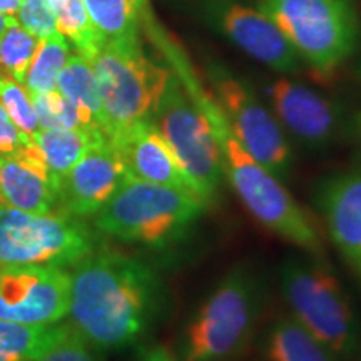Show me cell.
I'll list each match as a JSON object with an SVG mask.
<instances>
[{"label":"cell","instance_id":"cell-1","mask_svg":"<svg viewBox=\"0 0 361 361\" xmlns=\"http://www.w3.org/2000/svg\"><path fill=\"white\" fill-rule=\"evenodd\" d=\"M171 69L184 84L189 96L209 123L221 154L223 176L231 184L246 211L269 233L291 243L316 259L324 255V241L318 224L308 211L291 196L283 180L274 178L261 162L243 147L206 84L191 66L186 52L156 24H146Z\"/></svg>","mask_w":361,"mask_h":361},{"label":"cell","instance_id":"cell-2","mask_svg":"<svg viewBox=\"0 0 361 361\" xmlns=\"http://www.w3.org/2000/svg\"><path fill=\"white\" fill-rule=\"evenodd\" d=\"M164 300L157 273L119 251H92L72 266L69 324L96 350L133 345L151 326Z\"/></svg>","mask_w":361,"mask_h":361},{"label":"cell","instance_id":"cell-3","mask_svg":"<svg viewBox=\"0 0 361 361\" xmlns=\"http://www.w3.org/2000/svg\"><path fill=\"white\" fill-rule=\"evenodd\" d=\"M206 207V201L196 192L128 176L94 216V224L117 241L162 250L179 241Z\"/></svg>","mask_w":361,"mask_h":361},{"label":"cell","instance_id":"cell-4","mask_svg":"<svg viewBox=\"0 0 361 361\" xmlns=\"http://www.w3.org/2000/svg\"><path fill=\"white\" fill-rule=\"evenodd\" d=\"M279 288L291 316L331 351L350 360L361 348V322L343 283L319 259H286Z\"/></svg>","mask_w":361,"mask_h":361},{"label":"cell","instance_id":"cell-5","mask_svg":"<svg viewBox=\"0 0 361 361\" xmlns=\"http://www.w3.org/2000/svg\"><path fill=\"white\" fill-rule=\"evenodd\" d=\"M306 67L331 75L348 64L361 44L356 0H258Z\"/></svg>","mask_w":361,"mask_h":361},{"label":"cell","instance_id":"cell-6","mask_svg":"<svg viewBox=\"0 0 361 361\" xmlns=\"http://www.w3.org/2000/svg\"><path fill=\"white\" fill-rule=\"evenodd\" d=\"M263 301V284L258 274L245 266L229 271L189 322L180 361L236 358L255 336Z\"/></svg>","mask_w":361,"mask_h":361},{"label":"cell","instance_id":"cell-7","mask_svg":"<svg viewBox=\"0 0 361 361\" xmlns=\"http://www.w3.org/2000/svg\"><path fill=\"white\" fill-rule=\"evenodd\" d=\"M101 94L106 135L154 117L171 67L149 59L141 45L102 44L90 61Z\"/></svg>","mask_w":361,"mask_h":361},{"label":"cell","instance_id":"cell-8","mask_svg":"<svg viewBox=\"0 0 361 361\" xmlns=\"http://www.w3.org/2000/svg\"><path fill=\"white\" fill-rule=\"evenodd\" d=\"M204 75L207 89L243 147L274 178L286 179L295 159L291 141L255 85L216 59L206 62Z\"/></svg>","mask_w":361,"mask_h":361},{"label":"cell","instance_id":"cell-9","mask_svg":"<svg viewBox=\"0 0 361 361\" xmlns=\"http://www.w3.org/2000/svg\"><path fill=\"white\" fill-rule=\"evenodd\" d=\"M176 11L274 74L296 75L305 69L276 24L256 4L245 0H173Z\"/></svg>","mask_w":361,"mask_h":361},{"label":"cell","instance_id":"cell-10","mask_svg":"<svg viewBox=\"0 0 361 361\" xmlns=\"http://www.w3.org/2000/svg\"><path fill=\"white\" fill-rule=\"evenodd\" d=\"M152 121L173 149L194 191L207 206L213 204L224 178L218 142L202 111L173 69Z\"/></svg>","mask_w":361,"mask_h":361},{"label":"cell","instance_id":"cell-11","mask_svg":"<svg viewBox=\"0 0 361 361\" xmlns=\"http://www.w3.org/2000/svg\"><path fill=\"white\" fill-rule=\"evenodd\" d=\"M92 251V234L79 218L0 204V263L67 268Z\"/></svg>","mask_w":361,"mask_h":361},{"label":"cell","instance_id":"cell-12","mask_svg":"<svg viewBox=\"0 0 361 361\" xmlns=\"http://www.w3.org/2000/svg\"><path fill=\"white\" fill-rule=\"evenodd\" d=\"M261 97L288 139L308 151H324L346 135L348 112L345 107L293 75L276 74L266 79Z\"/></svg>","mask_w":361,"mask_h":361},{"label":"cell","instance_id":"cell-13","mask_svg":"<svg viewBox=\"0 0 361 361\" xmlns=\"http://www.w3.org/2000/svg\"><path fill=\"white\" fill-rule=\"evenodd\" d=\"M69 295L64 268L0 263V319L56 324L69 313Z\"/></svg>","mask_w":361,"mask_h":361},{"label":"cell","instance_id":"cell-14","mask_svg":"<svg viewBox=\"0 0 361 361\" xmlns=\"http://www.w3.org/2000/svg\"><path fill=\"white\" fill-rule=\"evenodd\" d=\"M128 178L109 137L97 141L61 180L59 207L74 218H92Z\"/></svg>","mask_w":361,"mask_h":361},{"label":"cell","instance_id":"cell-15","mask_svg":"<svg viewBox=\"0 0 361 361\" xmlns=\"http://www.w3.org/2000/svg\"><path fill=\"white\" fill-rule=\"evenodd\" d=\"M316 207L329 241L361 279V166L328 176L316 191Z\"/></svg>","mask_w":361,"mask_h":361},{"label":"cell","instance_id":"cell-16","mask_svg":"<svg viewBox=\"0 0 361 361\" xmlns=\"http://www.w3.org/2000/svg\"><path fill=\"white\" fill-rule=\"evenodd\" d=\"M109 141L116 147L129 178L196 192L173 149L152 119L119 130L111 135Z\"/></svg>","mask_w":361,"mask_h":361},{"label":"cell","instance_id":"cell-17","mask_svg":"<svg viewBox=\"0 0 361 361\" xmlns=\"http://www.w3.org/2000/svg\"><path fill=\"white\" fill-rule=\"evenodd\" d=\"M0 204L27 213H54L59 180L44 164L34 139L11 156H0Z\"/></svg>","mask_w":361,"mask_h":361},{"label":"cell","instance_id":"cell-18","mask_svg":"<svg viewBox=\"0 0 361 361\" xmlns=\"http://www.w3.org/2000/svg\"><path fill=\"white\" fill-rule=\"evenodd\" d=\"M84 4L104 44L141 45L147 0H84Z\"/></svg>","mask_w":361,"mask_h":361},{"label":"cell","instance_id":"cell-19","mask_svg":"<svg viewBox=\"0 0 361 361\" xmlns=\"http://www.w3.org/2000/svg\"><path fill=\"white\" fill-rule=\"evenodd\" d=\"M57 90L74 104L89 129L102 130L106 134V117H104L96 72L87 59L78 52L71 54L64 69L59 74Z\"/></svg>","mask_w":361,"mask_h":361},{"label":"cell","instance_id":"cell-20","mask_svg":"<svg viewBox=\"0 0 361 361\" xmlns=\"http://www.w3.org/2000/svg\"><path fill=\"white\" fill-rule=\"evenodd\" d=\"M104 137L107 135L102 130L94 129H40L32 139L44 164L61 186L62 178Z\"/></svg>","mask_w":361,"mask_h":361},{"label":"cell","instance_id":"cell-21","mask_svg":"<svg viewBox=\"0 0 361 361\" xmlns=\"http://www.w3.org/2000/svg\"><path fill=\"white\" fill-rule=\"evenodd\" d=\"M268 361H340L293 316H281L264 336Z\"/></svg>","mask_w":361,"mask_h":361},{"label":"cell","instance_id":"cell-22","mask_svg":"<svg viewBox=\"0 0 361 361\" xmlns=\"http://www.w3.org/2000/svg\"><path fill=\"white\" fill-rule=\"evenodd\" d=\"M66 324H25L0 319V361H39Z\"/></svg>","mask_w":361,"mask_h":361},{"label":"cell","instance_id":"cell-23","mask_svg":"<svg viewBox=\"0 0 361 361\" xmlns=\"http://www.w3.org/2000/svg\"><path fill=\"white\" fill-rule=\"evenodd\" d=\"M56 17L57 32L74 45L75 52L90 62L104 44L94 29L84 0H49Z\"/></svg>","mask_w":361,"mask_h":361},{"label":"cell","instance_id":"cell-24","mask_svg":"<svg viewBox=\"0 0 361 361\" xmlns=\"http://www.w3.org/2000/svg\"><path fill=\"white\" fill-rule=\"evenodd\" d=\"M71 56V44L62 34L54 32L40 39L37 51L25 72L24 87L29 94H44L57 89V79Z\"/></svg>","mask_w":361,"mask_h":361},{"label":"cell","instance_id":"cell-25","mask_svg":"<svg viewBox=\"0 0 361 361\" xmlns=\"http://www.w3.org/2000/svg\"><path fill=\"white\" fill-rule=\"evenodd\" d=\"M40 39L24 29L19 22H13L0 37V69L8 78L24 84L25 72L37 51Z\"/></svg>","mask_w":361,"mask_h":361},{"label":"cell","instance_id":"cell-26","mask_svg":"<svg viewBox=\"0 0 361 361\" xmlns=\"http://www.w3.org/2000/svg\"><path fill=\"white\" fill-rule=\"evenodd\" d=\"M0 104L7 111L12 123L25 135L34 137L39 133V117L29 90L7 74H0Z\"/></svg>","mask_w":361,"mask_h":361},{"label":"cell","instance_id":"cell-27","mask_svg":"<svg viewBox=\"0 0 361 361\" xmlns=\"http://www.w3.org/2000/svg\"><path fill=\"white\" fill-rule=\"evenodd\" d=\"M30 97L37 112L40 129H89L74 104L57 89L44 94H30Z\"/></svg>","mask_w":361,"mask_h":361},{"label":"cell","instance_id":"cell-28","mask_svg":"<svg viewBox=\"0 0 361 361\" xmlns=\"http://www.w3.org/2000/svg\"><path fill=\"white\" fill-rule=\"evenodd\" d=\"M39 361H104V358L67 323L62 336Z\"/></svg>","mask_w":361,"mask_h":361},{"label":"cell","instance_id":"cell-29","mask_svg":"<svg viewBox=\"0 0 361 361\" xmlns=\"http://www.w3.org/2000/svg\"><path fill=\"white\" fill-rule=\"evenodd\" d=\"M17 17V22L37 39L57 32L56 17L49 0H22Z\"/></svg>","mask_w":361,"mask_h":361},{"label":"cell","instance_id":"cell-30","mask_svg":"<svg viewBox=\"0 0 361 361\" xmlns=\"http://www.w3.org/2000/svg\"><path fill=\"white\" fill-rule=\"evenodd\" d=\"M32 137L25 135L12 123L7 111L0 104V156H11L24 149Z\"/></svg>","mask_w":361,"mask_h":361},{"label":"cell","instance_id":"cell-31","mask_svg":"<svg viewBox=\"0 0 361 361\" xmlns=\"http://www.w3.org/2000/svg\"><path fill=\"white\" fill-rule=\"evenodd\" d=\"M135 361H178V360H176V355L173 353V350H171L169 346L154 345L141 351V355L137 356V360Z\"/></svg>","mask_w":361,"mask_h":361},{"label":"cell","instance_id":"cell-32","mask_svg":"<svg viewBox=\"0 0 361 361\" xmlns=\"http://www.w3.org/2000/svg\"><path fill=\"white\" fill-rule=\"evenodd\" d=\"M346 135L351 137L356 149L361 154V106L355 111L348 112V121H346Z\"/></svg>","mask_w":361,"mask_h":361},{"label":"cell","instance_id":"cell-33","mask_svg":"<svg viewBox=\"0 0 361 361\" xmlns=\"http://www.w3.org/2000/svg\"><path fill=\"white\" fill-rule=\"evenodd\" d=\"M22 0H0V12L8 17H16L19 13Z\"/></svg>","mask_w":361,"mask_h":361},{"label":"cell","instance_id":"cell-34","mask_svg":"<svg viewBox=\"0 0 361 361\" xmlns=\"http://www.w3.org/2000/svg\"><path fill=\"white\" fill-rule=\"evenodd\" d=\"M16 20V17H8L6 13L0 12V37H2L4 32L8 29V25H12Z\"/></svg>","mask_w":361,"mask_h":361},{"label":"cell","instance_id":"cell-35","mask_svg":"<svg viewBox=\"0 0 361 361\" xmlns=\"http://www.w3.org/2000/svg\"><path fill=\"white\" fill-rule=\"evenodd\" d=\"M355 57H356L355 67H353L355 78H356V80H358V82L361 84V44H360V47H358V52L355 54Z\"/></svg>","mask_w":361,"mask_h":361}]
</instances>
